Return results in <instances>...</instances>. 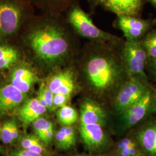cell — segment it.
I'll use <instances>...</instances> for the list:
<instances>
[{
	"label": "cell",
	"mask_w": 156,
	"mask_h": 156,
	"mask_svg": "<svg viewBox=\"0 0 156 156\" xmlns=\"http://www.w3.org/2000/svg\"><path fill=\"white\" fill-rule=\"evenodd\" d=\"M57 115L59 122L65 126H70L76 123L78 119V112L75 108L68 105L60 108Z\"/></svg>",
	"instance_id": "21"
},
{
	"label": "cell",
	"mask_w": 156,
	"mask_h": 156,
	"mask_svg": "<svg viewBox=\"0 0 156 156\" xmlns=\"http://www.w3.org/2000/svg\"><path fill=\"white\" fill-rule=\"evenodd\" d=\"M71 96L62 94H54L53 102L55 109L67 105V103L71 99Z\"/></svg>",
	"instance_id": "25"
},
{
	"label": "cell",
	"mask_w": 156,
	"mask_h": 156,
	"mask_svg": "<svg viewBox=\"0 0 156 156\" xmlns=\"http://www.w3.org/2000/svg\"><path fill=\"white\" fill-rule=\"evenodd\" d=\"M151 1V2L154 5V6H156V0H149Z\"/></svg>",
	"instance_id": "33"
},
{
	"label": "cell",
	"mask_w": 156,
	"mask_h": 156,
	"mask_svg": "<svg viewBox=\"0 0 156 156\" xmlns=\"http://www.w3.org/2000/svg\"><path fill=\"white\" fill-rule=\"evenodd\" d=\"M33 126L34 133L39 139L48 129L53 127L51 122L41 117L35 120L33 123Z\"/></svg>",
	"instance_id": "23"
},
{
	"label": "cell",
	"mask_w": 156,
	"mask_h": 156,
	"mask_svg": "<svg viewBox=\"0 0 156 156\" xmlns=\"http://www.w3.org/2000/svg\"><path fill=\"white\" fill-rule=\"evenodd\" d=\"M147 87L139 79L129 78L119 90L114 99V106L122 113L144 95Z\"/></svg>",
	"instance_id": "6"
},
{
	"label": "cell",
	"mask_w": 156,
	"mask_h": 156,
	"mask_svg": "<svg viewBox=\"0 0 156 156\" xmlns=\"http://www.w3.org/2000/svg\"><path fill=\"white\" fill-rule=\"evenodd\" d=\"M76 2L67 9V18L68 22L78 35L93 42H116L122 40L97 27L89 15Z\"/></svg>",
	"instance_id": "3"
},
{
	"label": "cell",
	"mask_w": 156,
	"mask_h": 156,
	"mask_svg": "<svg viewBox=\"0 0 156 156\" xmlns=\"http://www.w3.org/2000/svg\"><path fill=\"white\" fill-rule=\"evenodd\" d=\"M89 2L93 7L100 6L117 16L137 17L143 0H89Z\"/></svg>",
	"instance_id": "8"
},
{
	"label": "cell",
	"mask_w": 156,
	"mask_h": 156,
	"mask_svg": "<svg viewBox=\"0 0 156 156\" xmlns=\"http://www.w3.org/2000/svg\"><path fill=\"white\" fill-rule=\"evenodd\" d=\"M148 57L151 59L156 58V30L147 34L140 41Z\"/></svg>",
	"instance_id": "22"
},
{
	"label": "cell",
	"mask_w": 156,
	"mask_h": 156,
	"mask_svg": "<svg viewBox=\"0 0 156 156\" xmlns=\"http://www.w3.org/2000/svg\"><path fill=\"white\" fill-rule=\"evenodd\" d=\"M151 102L152 95L151 91L148 89L140 100L121 113V120L123 128H130L140 122L147 113Z\"/></svg>",
	"instance_id": "9"
},
{
	"label": "cell",
	"mask_w": 156,
	"mask_h": 156,
	"mask_svg": "<svg viewBox=\"0 0 156 156\" xmlns=\"http://www.w3.org/2000/svg\"><path fill=\"white\" fill-rule=\"evenodd\" d=\"M105 111L99 104L90 98L84 99L80 109V124L102 125L105 122Z\"/></svg>",
	"instance_id": "10"
},
{
	"label": "cell",
	"mask_w": 156,
	"mask_h": 156,
	"mask_svg": "<svg viewBox=\"0 0 156 156\" xmlns=\"http://www.w3.org/2000/svg\"><path fill=\"white\" fill-rule=\"evenodd\" d=\"M47 82V86L54 94L71 96L78 86V71L76 68L64 69L56 68Z\"/></svg>",
	"instance_id": "7"
},
{
	"label": "cell",
	"mask_w": 156,
	"mask_h": 156,
	"mask_svg": "<svg viewBox=\"0 0 156 156\" xmlns=\"http://www.w3.org/2000/svg\"><path fill=\"white\" fill-rule=\"evenodd\" d=\"M151 60H152V66L155 70L156 69V58L151 59Z\"/></svg>",
	"instance_id": "32"
},
{
	"label": "cell",
	"mask_w": 156,
	"mask_h": 156,
	"mask_svg": "<svg viewBox=\"0 0 156 156\" xmlns=\"http://www.w3.org/2000/svg\"><path fill=\"white\" fill-rule=\"evenodd\" d=\"M54 18L41 20L29 34L28 42L39 63L47 70H55L79 55L75 39Z\"/></svg>",
	"instance_id": "2"
},
{
	"label": "cell",
	"mask_w": 156,
	"mask_h": 156,
	"mask_svg": "<svg viewBox=\"0 0 156 156\" xmlns=\"http://www.w3.org/2000/svg\"><path fill=\"white\" fill-rule=\"evenodd\" d=\"M8 156H45V155L35 153L26 149H21L19 150L12 151Z\"/></svg>",
	"instance_id": "27"
},
{
	"label": "cell",
	"mask_w": 156,
	"mask_h": 156,
	"mask_svg": "<svg viewBox=\"0 0 156 156\" xmlns=\"http://www.w3.org/2000/svg\"><path fill=\"white\" fill-rule=\"evenodd\" d=\"M137 138L149 156H156V123H151L140 130Z\"/></svg>",
	"instance_id": "15"
},
{
	"label": "cell",
	"mask_w": 156,
	"mask_h": 156,
	"mask_svg": "<svg viewBox=\"0 0 156 156\" xmlns=\"http://www.w3.org/2000/svg\"><path fill=\"white\" fill-rule=\"evenodd\" d=\"M124 42L89 41L80 51L76 67L79 79L95 94L119 91L129 78L122 54Z\"/></svg>",
	"instance_id": "1"
},
{
	"label": "cell",
	"mask_w": 156,
	"mask_h": 156,
	"mask_svg": "<svg viewBox=\"0 0 156 156\" xmlns=\"http://www.w3.org/2000/svg\"><path fill=\"white\" fill-rule=\"evenodd\" d=\"M19 136L16 122L14 120L6 121L1 126V139L5 144H9L17 140Z\"/></svg>",
	"instance_id": "19"
},
{
	"label": "cell",
	"mask_w": 156,
	"mask_h": 156,
	"mask_svg": "<svg viewBox=\"0 0 156 156\" xmlns=\"http://www.w3.org/2000/svg\"><path fill=\"white\" fill-rule=\"evenodd\" d=\"M134 143V142H133L131 140L124 139L122 140H121V142L119 143V144L118 145V148H119V149H120L123 147H127L129 145H132Z\"/></svg>",
	"instance_id": "31"
},
{
	"label": "cell",
	"mask_w": 156,
	"mask_h": 156,
	"mask_svg": "<svg viewBox=\"0 0 156 156\" xmlns=\"http://www.w3.org/2000/svg\"><path fill=\"white\" fill-rule=\"evenodd\" d=\"M0 149H1V148H0Z\"/></svg>",
	"instance_id": "38"
},
{
	"label": "cell",
	"mask_w": 156,
	"mask_h": 156,
	"mask_svg": "<svg viewBox=\"0 0 156 156\" xmlns=\"http://www.w3.org/2000/svg\"><path fill=\"white\" fill-rule=\"evenodd\" d=\"M48 109L42 106L37 98L28 101L20 108L19 116L24 125L27 126L41 117Z\"/></svg>",
	"instance_id": "14"
},
{
	"label": "cell",
	"mask_w": 156,
	"mask_h": 156,
	"mask_svg": "<svg viewBox=\"0 0 156 156\" xmlns=\"http://www.w3.org/2000/svg\"><path fill=\"white\" fill-rule=\"evenodd\" d=\"M37 98L38 99V100L39 101V103L42 106H44L48 109V104H47L46 101L45 100V97H44V95L43 94V92L41 89H39V93L38 94V96H37Z\"/></svg>",
	"instance_id": "30"
},
{
	"label": "cell",
	"mask_w": 156,
	"mask_h": 156,
	"mask_svg": "<svg viewBox=\"0 0 156 156\" xmlns=\"http://www.w3.org/2000/svg\"><path fill=\"white\" fill-rule=\"evenodd\" d=\"M56 146L61 150H68L75 145L76 133L71 126L60 128L55 135Z\"/></svg>",
	"instance_id": "17"
},
{
	"label": "cell",
	"mask_w": 156,
	"mask_h": 156,
	"mask_svg": "<svg viewBox=\"0 0 156 156\" xmlns=\"http://www.w3.org/2000/svg\"><path fill=\"white\" fill-rule=\"evenodd\" d=\"M19 56L16 49L6 46H0V60L10 56Z\"/></svg>",
	"instance_id": "26"
},
{
	"label": "cell",
	"mask_w": 156,
	"mask_h": 156,
	"mask_svg": "<svg viewBox=\"0 0 156 156\" xmlns=\"http://www.w3.org/2000/svg\"><path fill=\"white\" fill-rule=\"evenodd\" d=\"M28 10L26 0H0V36L14 33Z\"/></svg>",
	"instance_id": "4"
},
{
	"label": "cell",
	"mask_w": 156,
	"mask_h": 156,
	"mask_svg": "<svg viewBox=\"0 0 156 156\" xmlns=\"http://www.w3.org/2000/svg\"><path fill=\"white\" fill-rule=\"evenodd\" d=\"M119 150L121 156H135V154L136 153V147L135 143Z\"/></svg>",
	"instance_id": "29"
},
{
	"label": "cell",
	"mask_w": 156,
	"mask_h": 156,
	"mask_svg": "<svg viewBox=\"0 0 156 156\" xmlns=\"http://www.w3.org/2000/svg\"><path fill=\"white\" fill-rule=\"evenodd\" d=\"M117 26L122 31H128L144 34L147 30L149 23L138 17L117 16Z\"/></svg>",
	"instance_id": "16"
},
{
	"label": "cell",
	"mask_w": 156,
	"mask_h": 156,
	"mask_svg": "<svg viewBox=\"0 0 156 156\" xmlns=\"http://www.w3.org/2000/svg\"></svg>",
	"instance_id": "37"
},
{
	"label": "cell",
	"mask_w": 156,
	"mask_h": 156,
	"mask_svg": "<svg viewBox=\"0 0 156 156\" xmlns=\"http://www.w3.org/2000/svg\"><path fill=\"white\" fill-rule=\"evenodd\" d=\"M19 56H10L0 60V69L8 68L16 62Z\"/></svg>",
	"instance_id": "28"
},
{
	"label": "cell",
	"mask_w": 156,
	"mask_h": 156,
	"mask_svg": "<svg viewBox=\"0 0 156 156\" xmlns=\"http://www.w3.org/2000/svg\"><path fill=\"white\" fill-rule=\"evenodd\" d=\"M79 132L84 144L90 150L97 149L105 143V135L100 124H80Z\"/></svg>",
	"instance_id": "11"
},
{
	"label": "cell",
	"mask_w": 156,
	"mask_h": 156,
	"mask_svg": "<svg viewBox=\"0 0 156 156\" xmlns=\"http://www.w3.org/2000/svg\"><path fill=\"white\" fill-rule=\"evenodd\" d=\"M24 99L25 94L11 84L0 88V113H5L16 108Z\"/></svg>",
	"instance_id": "12"
},
{
	"label": "cell",
	"mask_w": 156,
	"mask_h": 156,
	"mask_svg": "<svg viewBox=\"0 0 156 156\" xmlns=\"http://www.w3.org/2000/svg\"><path fill=\"white\" fill-rule=\"evenodd\" d=\"M1 126H0V139H1Z\"/></svg>",
	"instance_id": "35"
},
{
	"label": "cell",
	"mask_w": 156,
	"mask_h": 156,
	"mask_svg": "<svg viewBox=\"0 0 156 156\" xmlns=\"http://www.w3.org/2000/svg\"><path fill=\"white\" fill-rule=\"evenodd\" d=\"M123 59L129 78L146 79L145 67L147 55L140 40L126 41L122 48Z\"/></svg>",
	"instance_id": "5"
},
{
	"label": "cell",
	"mask_w": 156,
	"mask_h": 156,
	"mask_svg": "<svg viewBox=\"0 0 156 156\" xmlns=\"http://www.w3.org/2000/svg\"><path fill=\"white\" fill-rule=\"evenodd\" d=\"M72 156H89L87 155H85V154H76V155H73Z\"/></svg>",
	"instance_id": "34"
},
{
	"label": "cell",
	"mask_w": 156,
	"mask_h": 156,
	"mask_svg": "<svg viewBox=\"0 0 156 156\" xmlns=\"http://www.w3.org/2000/svg\"><path fill=\"white\" fill-rule=\"evenodd\" d=\"M46 11L50 13L59 14L67 10L77 0H33Z\"/></svg>",
	"instance_id": "18"
},
{
	"label": "cell",
	"mask_w": 156,
	"mask_h": 156,
	"mask_svg": "<svg viewBox=\"0 0 156 156\" xmlns=\"http://www.w3.org/2000/svg\"><path fill=\"white\" fill-rule=\"evenodd\" d=\"M155 71H156V69H155Z\"/></svg>",
	"instance_id": "36"
},
{
	"label": "cell",
	"mask_w": 156,
	"mask_h": 156,
	"mask_svg": "<svg viewBox=\"0 0 156 156\" xmlns=\"http://www.w3.org/2000/svg\"><path fill=\"white\" fill-rule=\"evenodd\" d=\"M20 146L22 149L39 154H45L46 152L44 144L36 135H27L23 136L20 140Z\"/></svg>",
	"instance_id": "20"
},
{
	"label": "cell",
	"mask_w": 156,
	"mask_h": 156,
	"mask_svg": "<svg viewBox=\"0 0 156 156\" xmlns=\"http://www.w3.org/2000/svg\"><path fill=\"white\" fill-rule=\"evenodd\" d=\"M40 89L42 91L43 94L45 97V100L46 101L48 104V109L51 112L54 111L56 109L53 105V102L54 93L49 89L46 84H42Z\"/></svg>",
	"instance_id": "24"
},
{
	"label": "cell",
	"mask_w": 156,
	"mask_h": 156,
	"mask_svg": "<svg viewBox=\"0 0 156 156\" xmlns=\"http://www.w3.org/2000/svg\"><path fill=\"white\" fill-rule=\"evenodd\" d=\"M38 77L34 71L27 67H19L15 68L11 75V84L23 93H28Z\"/></svg>",
	"instance_id": "13"
}]
</instances>
